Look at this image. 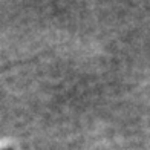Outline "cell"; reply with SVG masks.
I'll return each instance as SVG.
<instances>
[{
	"label": "cell",
	"mask_w": 150,
	"mask_h": 150,
	"mask_svg": "<svg viewBox=\"0 0 150 150\" xmlns=\"http://www.w3.org/2000/svg\"><path fill=\"white\" fill-rule=\"evenodd\" d=\"M6 150H11V149H6Z\"/></svg>",
	"instance_id": "cell-1"
}]
</instances>
